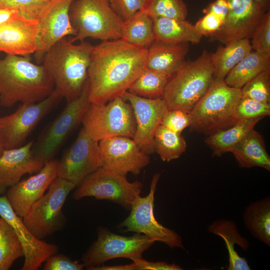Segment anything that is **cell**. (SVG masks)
Wrapping results in <instances>:
<instances>
[{
    "mask_svg": "<svg viewBox=\"0 0 270 270\" xmlns=\"http://www.w3.org/2000/svg\"><path fill=\"white\" fill-rule=\"evenodd\" d=\"M76 31L72 42L88 38L102 41L121 38L124 21L112 8L108 0H74L69 10Z\"/></svg>",
    "mask_w": 270,
    "mask_h": 270,
    "instance_id": "obj_6",
    "label": "cell"
},
{
    "mask_svg": "<svg viewBox=\"0 0 270 270\" xmlns=\"http://www.w3.org/2000/svg\"><path fill=\"white\" fill-rule=\"evenodd\" d=\"M147 48L122 38L94 46L88 70L89 100L104 104L122 96L146 68Z\"/></svg>",
    "mask_w": 270,
    "mask_h": 270,
    "instance_id": "obj_1",
    "label": "cell"
},
{
    "mask_svg": "<svg viewBox=\"0 0 270 270\" xmlns=\"http://www.w3.org/2000/svg\"><path fill=\"white\" fill-rule=\"evenodd\" d=\"M30 141L20 146L4 150L0 156V196L20 180L26 174L38 172L44 164L34 156Z\"/></svg>",
    "mask_w": 270,
    "mask_h": 270,
    "instance_id": "obj_22",
    "label": "cell"
},
{
    "mask_svg": "<svg viewBox=\"0 0 270 270\" xmlns=\"http://www.w3.org/2000/svg\"><path fill=\"white\" fill-rule=\"evenodd\" d=\"M136 270H181L182 268L175 264L164 262H149L142 258L132 260Z\"/></svg>",
    "mask_w": 270,
    "mask_h": 270,
    "instance_id": "obj_44",
    "label": "cell"
},
{
    "mask_svg": "<svg viewBox=\"0 0 270 270\" xmlns=\"http://www.w3.org/2000/svg\"><path fill=\"white\" fill-rule=\"evenodd\" d=\"M160 175L154 174L149 193L140 195L132 202L128 216L119 224L125 232H134L146 235L155 242L164 243L171 248H184L181 236L175 231L158 222L154 214V194Z\"/></svg>",
    "mask_w": 270,
    "mask_h": 270,
    "instance_id": "obj_10",
    "label": "cell"
},
{
    "mask_svg": "<svg viewBox=\"0 0 270 270\" xmlns=\"http://www.w3.org/2000/svg\"><path fill=\"white\" fill-rule=\"evenodd\" d=\"M249 39L236 40L219 46L210 54L214 78L224 80L228 72L252 50Z\"/></svg>",
    "mask_w": 270,
    "mask_h": 270,
    "instance_id": "obj_27",
    "label": "cell"
},
{
    "mask_svg": "<svg viewBox=\"0 0 270 270\" xmlns=\"http://www.w3.org/2000/svg\"><path fill=\"white\" fill-rule=\"evenodd\" d=\"M85 267L78 260H72L62 254L50 256L44 266V270H82Z\"/></svg>",
    "mask_w": 270,
    "mask_h": 270,
    "instance_id": "obj_42",
    "label": "cell"
},
{
    "mask_svg": "<svg viewBox=\"0 0 270 270\" xmlns=\"http://www.w3.org/2000/svg\"></svg>",
    "mask_w": 270,
    "mask_h": 270,
    "instance_id": "obj_50",
    "label": "cell"
},
{
    "mask_svg": "<svg viewBox=\"0 0 270 270\" xmlns=\"http://www.w3.org/2000/svg\"><path fill=\"white\" fill-rule=\"evenodd\" d=\"M254 2L264 10L267 12L270 10V0H254Z\"/></svg>",
    "mask_w": 270,
    "mask_h": 270,
    "instance_id": "obj_48",
    "label": "cell"
},
{
    "mask_svg": "<svg viewBox=\"0 0 270 270\" xmlns=\"http://www.w3.org/2000/svg\"><path fill=\"white\" fill-rule=\"evenodd\" d=\"M169 79L165 76L145 68L128 91L146 98H162Z\"/></svg>",
    "mask_w": 270,
    "mask_h": 270,
    "instance_id": "obj_33",
    "label": "cell"
},
{
    "mask_svg": "<svg viewBox=\"0 0 270 270\" xmlns=\"http://www.w3.org/2000/svg\"><path fill=\"white\" fill-rule=\"evenodd\" d=\"M240 89L242 97L270 104V70L260 73Z\"/></svg>",
    "mask_w": 270,
    "mask_h": 270,
    "instance_id": "obj_36",
    "label": "cell"
},
{
    "mask_svg": "<svg viewBox=\"0 0 270 270\" xmlns=\"http://www.w3.org/2000/svg\"><path fill=\"white\" fill-rule=\"evenodd\" d=\"M270 114V104L241 96L236 109L237 120L264 118Z\"/></svg>",
    "mask_w": 270,
    "mask_h": 270,
    "instance_id": "obj_39",
    "label": "cell"
},
{
    "mask_svg": "<svg viewBox=\"0 0 270 270\" xmlns=\"http://www.w3.org/2000/svg\"><path fill=\"white\" fill-rule=\"evenodd\" d=\"M58 162L50 160L32 176L20 180L6 192V197L15 212L22 218L58 177Z\"/></svg>",
    "mask_w": 270,
    "mask_h": 270,
    "instance_id": "obj_20",
    "label": "cell"
},
{
    "mask_svg": "<svg viewBox=\"0 0 270 270\" xmlns=\"http://www.w3.org/2000/svg\"><path fill=\"white\" fill-rule=\"evenodd\" d=\"M242 220L250 234L259 241L270 246V197L253 202L245 208Z\"/></svg>",
    "mask_w": 270,
    "mask_h": 270,
    "instance_id": "obj_28",
    "label": "cell"
},
{
    "mask_svg": "<svg viewBox=\"0 0 270 270\" xmlns=\"http://www.w3.org/2000/svg\"><path fill=\"white\" fill-rule=\"evenodd\" d=\"M0 216L14 230L24 252V260L22 270H36L58 247L36 238L25 225L22 218L15 212L6 196H0Z\"/></svg>",
    "mask_w": 270,
    "mask_h": 270,
    "instance_id": "obj_18",
    "label": "cell"
},
{
    "mask_svg": "<svg viewBox=\"0 0 270 270\" xmlns=\"http://www.w3.org/2000/svg\"><path fill=\"white\" fill-rule=\"evenodd\" d=\"M90 270H136L135 264L132 263L124 265L106 266L103 264L86 268Z\"/></svg>",
    "mask_w": 270,
    "mask_h": 270,
    "instance_id": "obj_46",
    "label": "cell"
},
{
    "mask_svg": "<svg viewBox=\"0 0 270 270\" xmlns=\"http://www.w3.org/2000/svg\"><path fill=\"white\" fill-rule=\"evenodd\" d=\"M155 40L170 43L200 42L202 36L194 25L184 20L166 18H152Z\"/></svg>",
    "mask_w": 270,
    "mask_h": 270,
    "instance_id": "obj_26",
    "label": "cell"
},
{
    "mask_svg": "<svg viewBox=\"0 0 270 270\" xmlns=\"http://www.w3.org/2000/svg\"><path fill=\"white\" fill-rule=\"evenodd\" d=\"M102 166L98 142L82 128L71 146L58 162V177L78 186Z\"/></svg>",
    "mask_w": 270,
    "mask_h": 270,
    "instance_id": "obj_14",
    "label": "cell"
},
{
    "mask_svg": "<svg viewBox=\"0 0 270 270\" xmlns=\"http://www.w3.org/2000/svg\"><path fill=\"white\" fill-rule=\"evenodd\" d=\"M93 47L84 40L76 44L64 38L43 58L42 64L54 82V90L67 102L78 97L88 81Z\"/></svg>",
    "mask_w": 270,
    "mask_h": 270,
    "instance_id": "obj_3",
    "label": "cell"
},
{
    "mask_svg": "<svg viewBox=\"0 0 270 270\" xmlns=\"http://www.w3.org/2000/svg\"><path fill=\"white\" fill-rule=\"evenodd\" d=\"M251 38L252 50L270 58V12H266Z\"/></svg>",
    "mask_w": 270,
    "mask_h": 270,
    "instance_id": "obj_38",
    "label": "cell"
},
{
    "mask_svg": "<svg viewBox=\"0 0 270 270\" xmlns=\"http://www.w3.org/2000/svg\"><path fill=\"white\" fill-rule=\"evenodd\" d=\"M264 118L238 120L232 126L208 136L204 142L212 150V156H220L226 153L231 152Z\"/></svg>",
    "mask_w": 270,
    "mask_h": 270,
    "instance_id": "obj_25",
    "label": "cell"
},
{
    "mask_svg": "<svg viewBox=\"0 0 270 270\" xmlns=\"http://www.w3.org/2000/svg\"><path fill=\"white\" fill-rule=\"evenodd\" d=\"M98 234L97 240L82 257L86 268L102 265L116 258H128L132 260L142 258L144 252L154 242L142 234L124 236L100 228Z\"/></svg>",
    "mask_w": 270,
    "mask_h": 270,
    "instance_id": "obj_12",
    "label": "cell"
},
{
    "mask_svg": "<svg viewBox=\"0 0 270 270\" xmlns=\"http://www.w3.org/2000/svg\"><path fill=\"white\" fill-rule=\"evenodd\" d=\"M24 256L22 246L13 228L0 218V270H8Z\"/></svg>",
    "mask_w": 270,
    "mask_h": 270,
    "instance_id": "obj_32",
    "label": "cell"
},
{
    "mask_svg": "<svg viewBox=\"0 0 270 270\" xmlns=\"http://www.w3.org/2000/svg\"><path fill=\"white\" fill-rule=\"evenodd\" d=\"M190 112L180 109H168L164 114L160 124L181 134L186 128L190 127Z\"/></svg>",
    "mask_w": 270,
    "mask_h": 270,
    "instance_id": "obj_40",
    "label": "cell"
},
{
    "mask_svg": "<svg viewBox=\"0 0 270 270\" xmlns=\"http://www.w3.org/2000/svg\"><path fill=\"white\" fill-rule=\"evenodd\" d=\"M50 0H0V8L20 12L32 18L40 20Z\"/></svg>",
    "mask_w": 270,
    "mask_h": 270,
    "instance_id": "obj_37",
    "label": "cell"
},
{
    "mask_svg": "<svg viewBox=\"0 0 270 270\" xmlns=\"http://www.w3.org/2000/svg\"><path fill=\"white\" fill-rule=\"evenodd\" d=\"M39 32L40 21L21 14L0 25V52L30 56L37 50Z\"/></svg>",
    "mask_w": 270,
    "mask_h": 270,
    "instance_id": "obj_21",
    "label": "cell"
},
{
    "mask_svg": "<svg viewBox=\"0 0 270 270\" xmlns=\"http://www.w3.org/2000/svg\"><path fill=\"white\" fill-rule=\"evenodd\" d=\"M187 144L181 134L160 124L154 138V150L164 162H169L180 158L186 151Z\"/></svg>",
    "mask_w": 270,
    "mask_h": 270,
    "instance_id": "obj_31",
    "label": "cell"
},
{
    "mask_svg": "<svg viewBox=\"0 0 270 270\" xmlns=\"http://www.w3.org/2000/svg\"><path fill=\"white\" fill-rule=\"evenodd\" d=\"M74 0H50L40 21V32L36 52L37 61L41 60L54 44L68 36H75L76 31L69 16L70 6Z\"/></svg>",
    "mask_w": 270,
    "mask_h": 270,
    "instance_id": "obj_19",
    "label": "cell"
},
{
    "mask_svg": "<svg viewBox=\"0 0 270 270\" xmlns=\"http://www.w3.org/2000/svg\"><path fill=\"white\" fill-rule=\"evenodd\" d=\"M142 187L138 181L129 182L126 176L102 167L88 175L76 190L73 198L80 200L85 197L106 200L130 209Z\"/></svg>",
    "mask_w": 270,
    "mask_h": 270,
    "instance_id": "obj_11",
    "label": "cell"
},
{
    "mask_svg": "<svg viewBox=\"0 0 270 270\" xmlns=\"http://www.w3.org/2000/svg\"><path fill=\"white\" fill-rule=\"evenodd\" d=\"M122 39L142 48H148L154 40L152 18L140 10L124 22Z\"/></svg>",
    "mask_w": 270,
    "mask_h": 270,
    "instance_id": "obj_30",
    "label": "cell"
},
{
    "mask_svg": "<svg viewBox=\"0 0 270 270\" xmlns=\"http://www.w3.org/2000/svg\"><path fill=\"white\" fill-rule=\"evenodd\" d=\"M82 123L87 133L98 142L116 136L132 138L136 128L132 108L122 96L104 104L90 102Z\"/></svg>",
    "mask_w": 270,
    "mask_h": 270,
    "instance_id": "obj_7",
    "label": "cell"
},
{
    "mask_svg": "<svg viewBox=\"0 0 270 270\" xmlns=\"http://www.w3.org/2000/svg\"><path fill=\"white\" fill-rule=\"evenodd\" d=\"M231 152L241 168L260 167L270 171V156L264 138L254 129L251 130Z\"/></svg>",
    "mask_w": 270,
    "mask_h": 270,
    "instance_id": "obj_24",
    "label": "cell"
},
{
    "mask_svg": "<svg viewBox=\"0 0 270 270\" xmlns=\"http://www.w3.org/2000/svg\"><path fill=\"white\" fill-rule=\"evenodd\" d=\"M228 12L222 27L210 36L224 44L249 39L266 12L254 0H226Z\"/></svg>",
    "mask_w": 270,
    "mask_h": 270,
    "instance_id": "obj_17",
    "label": "cell"
},
{
    "mask_svg": "<svg viewBox=\"0 0 270 270\" xmlns=\"http://www.w3.org/2000/svg\"><path fill=\"white\" fill-rule=\"evenodd\" d=\"M114 12L124 21L141 10L146 0H108Z\"/></svg>",
    "mask_w": 270,
    "mask_h": 270,
    "instance_id": "obj_41",
    "label": "cell"
},
{
    "mask_svg": "<svg viewBox=\"0 0 270 270\" xmlns=\"http://www.w3.org/2000/svg\"><path fill=\"white\" fill-rule=\"evenodd\" d=\"M270 70V58L252 50L226 75L224 79L229 86L241 88L260 73Z\"/></svg>",
    "mask_w": 270,
    "mask_h": 270,
    "instance_id": "obj_29",
    "label": "cell"
},
{
    "mask_svg": "<svg viewBox=\"0 0 270 270\" xmlns=\"http://www.w3.org/2000/svg\"><path fill=\"white\" fill-rule=\"evenodd\" d=\"M188 50V43L154 40L147 48L146 68L170 78L186 62Z\"/></svg>",
    "mask_w": 270,
    "mask_h": 270,
    "instance_id": "obj_23",
    "label": "cell"
},
{
    "mask_svg": "<svg viewBox=\"0 0 270 270\" xmlns=\"http://www.w3.org/2000/svg\"><path fill=\"white\" fill-rule=\"evenodd\" d=\"M224 21L212 13L205 14L204 16L194 25L198 32L203 36H211L222 26Z\"/></svg>",
    "mask_w": 270,
    "mask_h": 270,
    "instance_id": "obj_43",
    "label": "cell"
},
{
    "mask_svg": "<svg viewBox=\"0 0 270 270\" xmlns=\"http://www.w3.org/2000/svg\"><path fill=\"white\" fill-rule=\"evenodd\" d=\"M54 90V82L42 65L29 56L6 54L0 59V104L10 108L17 102H40Z\"/></svg>",
    "mask_w": 270,
    "mask_h": 270,
    "instance_id": "obj_2",
    "label": "cell"
},
{
    "mask_svg": "<svg viewBox=\"0 0 270 270\" xmlns=\"http://www.w3.org/2000/svg\"><path fill=\"white\" fill-rule=\"evenodd\" d=\"M241 89L214 78L209 88L190 112V130L209 136L234 124Z\"/></svg>",
    "mask_w": 270,
    "mask_h": 270,
    "instance_id": "obj_4",
    "label": "cell"
},
{
    "mask_svg": "<svg viewBox=\"0 0 270 270\" xmlns=\"http://www.w3.org/2000/svg\"><path fill=\"white\" fill-rule=\"evenodd\" d=\"M151 18L186 20L188 8L183 0H146L141 10Z\"/></svg>",
    "mask_w": 270,
    "mask_h": 270,
    "instance_id": "obj_34",
    "label": "cell"
},
{
    "mask_svg": "<svg viewBox=\"0 0 270 270\" xmlns=\"http://www.w3.org/2000/svg\"><path fill=\"white\" fill-rule=\"evenodd\" d=\"M4 150V148H3V146L0 142V156L2 154V153L3 151Z\"/></svg>",
    "mask_w": 270,
    "mask_h": 270,
    "instance_id": "obj_49",
    "label": "cell"
},
{
    "mask_svg": "<svg viewBox=\"0 0 270 270\" xmlns=\"http://www.w3.org/2000/svg\"><path fill=\"white\" fill-rule=\"evenodd\" d=\"M22 13L8 8H0V25L10 21L18 16Z\"/></svg>",
    "mask_w": 270,
    "mask_h": 270,
    "instance_id": "obj_47",
    "label": "cell"
},
{
    "mask_svg": "<svg viewBox=\"0 0 270 270\" xmlns=\"http://www.w3.org/2000/svg\"><path fill=\"white\" fill-rule=\"evenodd\" d=\"M208 230V232L220 237L226 246H234L237 244L245 250L248 248V240L241 236L236 224L232 220H216L209 225Z\"/></svg>",
    "mask_w": 270,
    "mask_h": 270,
    "instance_id": "obj_35",
    "label": "cell"
},
{
    "mask_svg": "<svg viewBox=\"0 0 270 270\" xmlns=\"http://www.w3.org/2000/svg\"><path fill=\"white\" fill-rule=\"evenodd\" d=\"M122 97L130 103L134 114L136 128L132 139L145 153L153 152L156 132L168 110L165 100L162 97H142L128 90Z\"/></svg>",
    "mask_w": 270,
    "mask_h": 270,
    "instance_id": "obj_16",
    "label": "cell"
},
{
    "mask_svg": "<svg viewBox=\"0 0 270 270\" xmlns=\"http://www.w3.org/2000/svg\"><path fill=\"white\" fill-rule=\"evenodd\" d=\"M98 146L102 167L114 172L138 175L150 162L148 154L131 138L110 137L99 141Z\"/></svg>",
    "mask_w": 270,
    "mask_h": 270,
    "instance_id": "obj_15",
    "label": "cell"
},
{
    "mask_svg": "<svg viewBox=\"0 0 270 270\" xmlns=\"http://www.w3.org/2000/svg\"><path fill=\"white\" fill-rule=\"evenodd\" d=\"M76 186L70 182L56 177L49 186L47 192L22 218L36 238L42 240L62 228L65 222L63 206L70 192Z\"/></svg>",
    "mask_w": 270,
    "mask_h": 270,
    "instance_id": "obj_8",
    "label": "cell"
},
{
    "mask_svg": "<svg viewBox=\"0 0 270 270\" xmlns=\"http://www.w3.org/2000/svg\"><path fill=\"white\" fill-rule=\"evenodd\" d=\"M62 98L54 90L45 99L22 104L14 112L0 117V141L4 150L22 146L36 126Z\"/></svg>",
    "mask_w": 270,
    "mask_h": 270,
    "instance_id": "obj_13",
    "label": "cell"
},
{
    "mask_svg": "<svg viewBox=\"0 0 270 270\" xmlns=\"http://www.w3.org/2000/svg\"><path fill=\"white\" fill-rule=\"evenodd\" d=\"M205 14L212 13L220 17L224 22L228 12V6L226 0H215L203 10Z\"/></svg>",
    "mask_w": 270,
    "mask_h": 270,
    "instance_id": "obj_45",
    "label": "cell"
},
{
    "mask_svg": "<svg viewBox=\"0 0 270 270\" xmlns=\"http://www.w3.org/2000/svg\"><path fill=\"white\" fill-rule=\"evenodd\" d=\"M90 102L88 82L81 94L67 102L62 112L42 134L32 151L34 158L44 164L53 158L62 142L82 121Z\"/></svg>",
    "mask_w": 270,
    "mask_h": 270,
    "instance_id": "obj_9",
    "label": "cell"
},
{
    "mask_svg": "<svg viewBox=\"0 0 270 270\" xmlns=\"http://www.w3.org/2000/svg\"><path fill=\"white\" fill-rule=\"evenodd\" d=\"M214 80L210 54L206 50L196 60L185 62L168 80L162 98L168 109L190 112Z\"/></svg>",
    "mask_w": 270,
    "mask_h": 270,
    "instance_id": "obj_5",
    "label": "cell"
}]
</instances>
